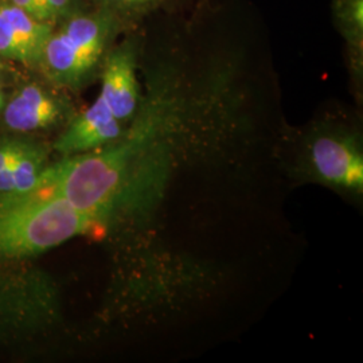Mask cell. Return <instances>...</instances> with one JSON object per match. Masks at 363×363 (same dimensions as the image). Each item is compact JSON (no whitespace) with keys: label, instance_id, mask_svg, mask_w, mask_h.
I'll return each mask as SVG.
<instances>
[{"label":"cell","instance_id":"1","mask_svg":"<svg viewBox=\"0 0 363 363\" xmlns=\"http://www.w3.org/2000/svg\"><path fill=\"white\" fill-rule=\"evenodd\" d=\"M99 218L52 194H0V257L37 256L91 232Z\"/></svg>","mask_w":363,"mask_h":363},{"label":"cell","instance_id":"2","mask_svg":"<svg viewBox=\"0 0 363 363\" xmlns=\"http://www.w3.org/2000/svg\"><path fill=\"white\" fill-rule=\"evenodd\" d=\"M124 151L66 156L48 166L28 193L58 195L97 218L116 196L125 174Z\"/></svg>","mask_w":363,"mask_h":363},{"label":"cell","instance_id":"3","mask_svg":"<svg viewBox=\"0 0 363 363\" xmlns=\"http://www.w3.org/2000/svg\"><path fill=\"white\" fill-rule=\"evenodd\" d=\"M108 37L109 21L104 16H74L58 33L52 31L40 62L55 81L77 85L99 62Z\"/></svg>","mask_w":363,"mask_h":363},{"label":"cell","instance_id":"4","mask_svg":"<svg viewBox=\"0 0 363 363\" xmlns=\"http://www.w3.org/2000/svg\"><path fill=\"white\" fill-rule=\"evenodd\" d=\"M121 133L117 120L103 97L78 115L55 142V150L64 156L86 154L116 140Z\"/></svg>","mask_w":363,"mask_h":363},{"label":"cell","instance_id":"5","mask_svg":"<svg viewBox=\"0 0 363 363\" xmlns=\"http://www.w3.org/2000/svg\"><path fill=\"white\" fill-rule=\"evenodd\" d=\"M310 154L316 175L325 183L351 190L362 189V155L350 140L337 136H320L312 143Z\"/></svg>","mask_w":363,"mask_h":363},{"label":"cell","instance_id":"6","mask_svg":"<svg viewBox=\"0 0 363 363\" xmlns=\"http://www.w3.org/2000/svg\"><path fill=\"white\" fill-rule=\"evenodd\" d=\"M100 97H103L105 104L121 123L135 113L139 100V85L135 58L130 50L118 49L108 57Z\"/></svg>","mask_w":363,"mask_h":363},{"label":"cell","instance_id":"7","mask_svg":"<svg viewBox=\"0 0 363 363\" xmlns=\"http://www.w3.org/2000/svg\"><path fill=\"white\" fill-rule=\"evenodd\" d=\"M61 108L55 99L38 85H27L11 99L4 109V123L18 132L45 130L57 123Z\"/></svg>","mask_w":363,"mask_h":363},{"label":"cell","instance_id":"8","mask_svg":"<svg viewBox=\"0 0 363 363\" xmlns=\"http://www.w3.org/2000/svg\"><path fill=\"white\" fill-rule=\"evenodd\" d=\"M46 167V154L34 144L23 143L9 172V191L6 194L28 193L38 183Z\"/></svg>","mask_w":363,"mask_h":363},{"label":"cell","instance_id":"9","mask_svg":"<svg viewBox=\"0 0 363 363\" xmlns=\"http://www.w3.org/2000/svg\"><path fill=\"white\" fill-rule=\"evenodd\" d=\"M0 13L9 21L13 31L26 43L37 62H40L45 45L52 34V23L40 22L13 4L0 6Z\"/></svg>","mask_w":363,"mask_h":363},{"label":"cell","instance_id":"10","mask_svg":"<svg viewBox=\"0 0 363 363\" xmlns=\"http://www.w3.org/2000/svg\"><path fill=\"white\" fill-rule=\"evenodd\" d=\"M0 57L23 64H37L26 43L13 31L9 21L0 13Z\"/></svg>","mask_w":363,"mask_h":363},{"label":"cell","instance_id":"11","mask_svg":"<svg viewBox=\"0 0 363 363\" xmlns=\"http://www.w3.org/2000/svg\"><path fill=\"white\" fill-rule=\"evenodd\" d=\"M339 21L345 25L347 37L357 45L362 43L363 0H339Z\"/></svg>","mask_w":363,"mask_h":363},{"label":"cell","instance_id":"12","mask_svg":"<svg viewBox=\"0 0 363 363\" xmlns=\"http://www.w3.org/2000/svg\"><path fill=\"white\" fill-rule=\"evenodd\" d=\"M23 143L15 139H0V194L9 191V172Z\"/></svg>","mask_w":363,"mask_h":363},{"label":"cell","instance_id":"13","mask_svg":"<svg viewBox=\"0 0 363 363\" xmlns=\"http://www.w3.org/2000/svg\"><path fill=\"white\" fill-rule=\"evenodd\" d=\"M11 4L40 22L52 23L57 21L48 0H11Z\"/></svg>","mask_w":363,"mask_h":363},{"label":"cell","instance_id":"14","mask_svg":"<svg viewBox=\"0 0 363 363\" xmlns=\"http://www.w3.org/2000/svg\"><path fill=\"white\" fill-rule=\"evenodd\" d=\"M48 1H49L52 13L57 19L61 16H65L70 10V0H48Z\"/></svg>","mask_w":363,"mask_h":363},{"label":"cell","instance_id":"15","mask_svg":"<svg viewBox=\"0 0 363 363\" xmlns=\"http://www.w3.org/2000/svg\"><path fill=\"white\" fill-rule=\"evenodd\" d=\"M108 1L120 7H140L152 0H108Z\"/></svg>","mask_w":363,"mask_h":363},{"label":"cell","instance_id":"16","mask_svg":"<svg viewBox=\"0 0 363 363\" xmlns=\"http://www.w3.org/2000/svg\"><path fill=\"white\" fill-rule=\"evenodd\" d=\"M3 101H4V99H3V94L0 93V109L3 108Z\"/></svg>","mask_w":363,"mask_h":363},{"label":"cell","instance_id":"17","mask_svg":"<svg viewBox=\"0 0 363 363\" xmlns=\"http://www.w3.org/2000/svg\"><path fill=\"white\" fill-rule=\"evenodd\" d=\"M0 66H1V61H0Z\"/></svg>","mask_w":363,"mask_h":363}]
</instances>
